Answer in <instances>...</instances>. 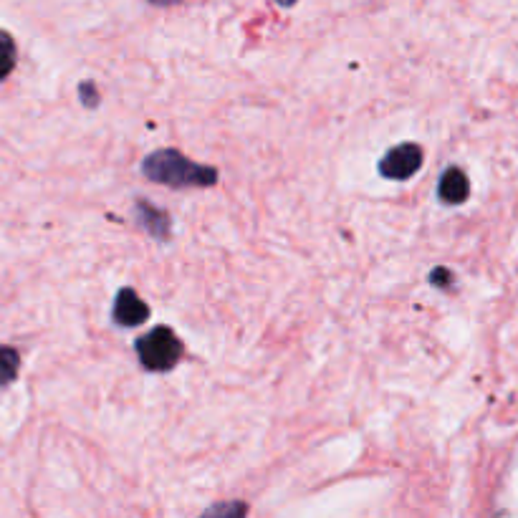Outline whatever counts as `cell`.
<instances>
[{
    "label": "cell",
    "mask_w": 518,
    "mask_h": 518,
    "mask_svg": "<svg viewBox=\"0 0 518 518\" xmlns=\"http://www.w3.org/2000/svg\"><path fill=\"white\" fill-rule=\"evenodd\" d=\"M142 172L147 180L160 182L172 190H187V187H213L218 182V170L208 165L193 162L177 150H157L142 162Z\"/></svg>",
    "instance_id": "6da1fadb"
},
{
    "label": "cell",
    "mask_w": 518,
    "mask_h": 518,
    "mask_svg": "<svg viewBox=\"0 0 518 518\" xmlns=\"http://www.w3.org/2000/svg\"><path fill=\"white\" fill-rule=\"evenodd\" d=\"M134 349H137L142 367L150 369V372H170L182 357V342L175 337L170 326H157L150 334L139 337Z\"/></svg>",
    "instance_id": "7a4b0ae2"
},
{
    "label": "cell",
    "mask_w": 518,
    "mask_h": 518,
    "mask_svg": "<svg viewBox=\"0 0 518 518\" xmlns=\"http://www.w3.org/2000/svg\"><path fill=\"white\" fill-rule=\"evenodd\" d=\"M422 147L415 142H402V145L392 147L385 157L380 160L377 170L385 180H410L417 170L422 167Z\"/></svg>",
    "instance_id": "3957f363"
},
{
    "label": "cell",
    "mask_w": 518,
    "mask_h": 518,
    "mask_svg": "<svg viewBox=\"0 0 518 518\" xmlns=\"http://www.w3.org/2000/svg\"><path fill=\"white\" fill-rule=\"evenodd\" d=\"M112 316H114V324L132 329V326L145 324V321L150 319V306L139 299L137 291L122 289L117 294V299H114Z\"/></svg>",
    "instance_id": "277c9868"
},
{
    "label": "cell",
    "mask_w": 518,
    "mask_h": 518,
    "mask_svg": "<svg viewBox=\"0 0 518 518\" xmlns=\"http://www.w3.org/2000/svg\"><path fill=\"white\" fill-rule=\"evenodd\" d=\"M470 195V180L460 167H448L445 175L438 182V198L445 205H460L465 203Z\"/></svg>",
    "instance_id": "5b68a950"
},
{
    "label": "cell",
    "mask_w": 518,
    "mask_h": 518,
    "mask_svg": "<svg viewBox=\"0 0 518 518\" xmlns=\"http://www.w3.org/2000/svg\"><path fill=\"white\" fill-rule=\"evenodd\" d=\"M18 369H21V352L16 347L0 344V390L16 382Z\"/></svg>",
    "instance_id": "8992f818"
},
{
    "label": "cell",
    "mask_w": 518,
    "mask_h": 518,
    "mask_svg": "<svg viewBox=\"0 0 518 518\" xmlns=\"http://www.w3.org/2000/svg\"><path fill=\"white\" fill-rule=\"evenodd\" d=\"M16 61H18L16 41H13L11 33L0 28V81H6L8 76L13 74V69H16Z\"/></svg>",
    "instance_id": "52a82bcc"
},
{
    "label": "cell",
    "mask_w": 518,
    "mask_h": 518,
    "mask_svg": "<svg viewBox=\"0 0 518 518\" xmlns=\"http://www.w3.org/2000/svg\"><path fill=\"white\" fill-rule=\"evenodd\" d=\"M152 6H162V8H167V6H177V3H180V0H150Z\"/></svg>",
    "instance_id": "ba28073f"
},
{
    "label": "cell",
    "mask_w": 518,
    "mask_h": 518,
    "mask_svg": "<svg viewBox=\"0 0 518 518\" xmlns=\"http://www.w3.org/2000/svg\"><path fill=\"white\" fill-rule=\"evenodd\" d=\"M276 3H281V6H286V8H289V6H294L296 0H276Z\"/></svg>",
    "instance_id": "9c48e42d"
}]
</instances>
